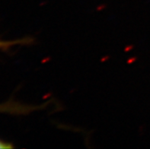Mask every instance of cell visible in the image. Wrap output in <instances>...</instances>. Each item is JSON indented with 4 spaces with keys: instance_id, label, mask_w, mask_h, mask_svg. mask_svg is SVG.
Masks as SVG:
<instances>
[{
    "instance_id": "3957f363",
    "label": "cell",
    "mask_w": 150,
    "mask_h": 149,
    "mask_svg": "<svg viewBox=\"0 0 150 149\" xmlns=\"http://www.w3.org/2000/svg\"><path fill=\"white\" fill-rule=\"evenodd\" d=\"M13 148V146L11 144L0 140V148Z\"/></svg>"
},
{
    "instance_id": "7a4b0ae2",
    "label": "cell",
    "mask_w": 150,
    "mask_h": 149,
    "mask_svg": "<svg viewBox=\"0 0 150 149\" xmlns=\"http://www.w3.org/2000/svg\"><path fill=\"white\" fill-rule=\"evenodd\" d=\"M23 109L26 110L25 107H21L17 106L16 104H12L11 102L6 103V104L0 105V113L2 112H7V113H21L23 111Z\"/></svg>"
},
{
    "instance_id": "6da1fadb",
    "label": "cell",
    "mask_w": 150,
    "mask_h": 149,
    "mask_svg": "<svg viewBox=\"0 0 150 149\" xmlns=\"http://www.w3.org/2000/svg\"><path fill=\"white\" fill-rule=\"evenodd\" d=\"M33 41L31 38H24L21 40H11V41H6V40H0V49L2 50H7L11 47H13L17 44H28Z\"/></svg>"
}]
</instances>
